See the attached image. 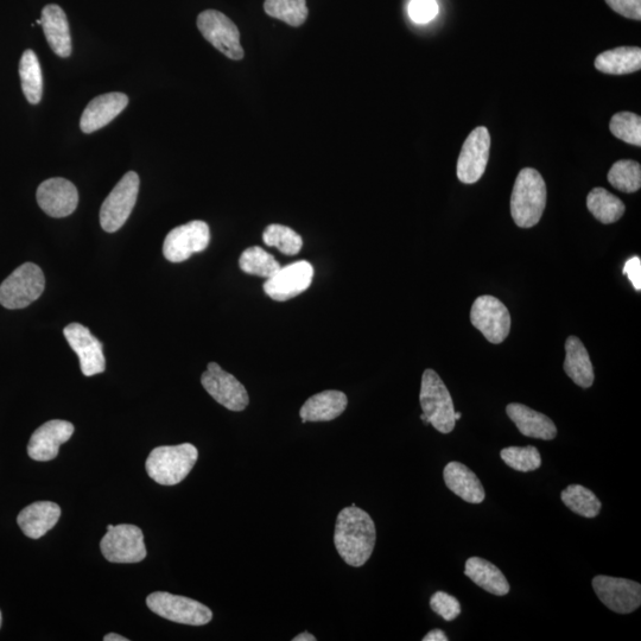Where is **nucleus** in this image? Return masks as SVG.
Returning a JSON list of instances; mask_svg holds the SVG:
<instances>
[{
  "label": "nucleus",
  "mask_w": 641,
  "mask_h": 641,
  "mask_svg": "<svg viewBox=\"0 0 641 641\" xmlns=\"http://www.w3.org/2000/svg\"><path fill=\"white\" fill-rule=\"evenodd\" d=\"M377 530L370 514L353 504L336 519L334 544L348 566L359 568L370 560L376 547Z\"/></svg>",
  "instance_id": "f257e3e1"
},
{
  "label": "nucleus",
  "mask_w": 641,
  "mask_h": 641,
  "mask_svg": "<svg viewBox=\"0 0 641 641\" xmlns=\"http://www.w3.org/2000/svg\"><path fill=\"white\" fill-rule=\"evenodd\" d=\"M547 184L536 169L520 171L511 196V215L518 227L531 228L542 219L547 206Z\"/></svg>",
  "instance_id": "f03ea898"
},
{
  "label": "nucleus",
  "mask_w": 641,
  "mask_h": 641,
  "mask_svg": "<svg viewBox=\"0 0 641 641\" xmlns=\"http://www.w3.org/2000/svg\"><path fill=\"white\" fill-rule=\"evenodd\" d=\"M198 459V449L190 443L157 447L150 453L145 468L157 484L174 486L188 477Z\"/></svg>",
  "instance_id": "7ed1b4c3"
},
{
  "label": "nucleus",
  "mask_w": 641,
  "mask_h": 641,
  "mask_svg": "<svg viewBox=\"0 0 641 641\" xmlns=\"http://www.w3.org/2000/svg\"><path fill=\"white\" fill-rule=\"evenodd\" d=\"M420 401L428 423L442 434L452 433L456 423L453 398L434 370L423 373Z\"/></svg>",
  "instance_id": "20e7f679"
},
{
  "label": "nucleus",
  "mask_w": 641,
  "mask_h": 641,
  "mask_svg": "<svg viewBox=\"0 0 641 641\" xmlns=\"http://www.w3.org/2000/svg\"><path fill=\"white\" fill-rule=\"evenodd\" d=\"M46 288V278L40 266L24 263L0 284V304L16 310L30 306Z\"/></svg>",
  "instance_id": "39448f33"
},
{
  "label": "nucleus",
  "mask_w": 641,
  "mask_h": 641,
  "mask_svg": "<svg viewBox=\"0 0 641 641\" xmlns=\"http://www.w3.org/2000/svg\"><path fill=\"white\" fill-rule=\"evenodd\" d=\"M147 605L161 618L177 624L203 626L211 623L213 619V613L207 606L180 595L152 593L148 596Z\"/></svg>",
  "instance_id": "423d86ee"
},
{
  "label": "nucleus",
  "mask_w": 641,
  "mask_h": 641,
  "mask_svg": "<svg viewBox=\"0 0 641 641\" xmlns=\"http://www.w3.org/2000/svg\"><path fill=\"white\" fill-rule=\"evenodd\" d=\"M100 549L111 563H139L148 555L142 530L131 524L107 526Z\"/></svg>",
  "instance_id": "0eeeda50"
},
{
  "label": "nucleus",
  "mask_w": 641,
  "mask_h": 641,
  "mask_svg": "<svg viewBox=\"0 0 641 641\" xmlns=\"http://www.w3.org/2000/svg\"><path fill=\"white\" fill-rule=\"evenodd\" d=\"M139 193V176L129 171L113 188L100 209V225L103 230L114 233L130 218Z\"/></svg>",
  "instance_id": "6e6552de"
},
{
  "label": "nucleus",
  "mask_w": 641,
  "mask_h": 641,
  "mask_svg": "<svg viewBox=\"0 0 641 641\" xmlns=\"http://www.w3.org/2000/svg\"><path fill=\"white\" fill-rule=\"evenodd\" d=\"M198 28L202 36L219 52L232 60L243 59L244 49L240 44L239 29L226 15L217 10L203 11L198 17Z\"/></svg>",
  "instance_id": "1a4fd4ad"
},
{
  "label": "nucleus",
  "mask_w": 641,
  "mask_h": 641,
  "mask_svg": "<svg viewBox=\"0 0 641 641\" xmlns=\"http://www.w3.org/2000/svg\"><path fill=\"white\" fill-rule=\"evenodd\" d=\"M211 241L209 226L203 221H192L174 228L164 240L163 255L171 263L186 262L187 259L205 251Z\"/></svg>",
  "instance_id": "9d476101"
},
{
  "label": "nucleus",
  "mask_w": 641,
  "mask_h": 641,
  "mask_svg": "<svg viewBox=\"0 0 641 641\" xmlns=\"http://www.w3.org/2000/svg\"><path fill=\"white\" fill-rule=\"evenodd\" d=\"M471 321L472 325L480 330L491 344H501L510 334L511 315L509 309L493 296H480L475 300Z\"/></svg>",
  "instance_id": "9b49d317"
},
{
  "label": "nucleus",
  "mask_w": 641,
  "mask_h": 641,
  "mask_svg": "<svg viewBox=\"0 0 641 641\" xmlns=\"http://www.w3.org/2000/svg\"><path fill=\"white\" fill-rule=\"evenodd\" d=\"M201 384L215 401L228 410L244 411L250 403L245 386L217 363L208 364L207 371L202 374Z\"/></svg>",
  "instance_id": "f8f14e48"
},
{
  "label": "nucleus",
  "mask_w": 641,
  "mask_h": 641,
  "mask_svg": "<svg viewBox=\"0 0 641 641\" xmlns=\"http://www.w3.org/2000/svg\"><path fill=\"white\" fill-rule=\"evenodd\" d=\"M593 588L602 604L615 613L630 614L641 605V586L637 582L600 575L594 577Z\"/></svg>",
  "instance_id": "ddd939ff"
},
{
  "label": "nucleus",
  "mask_w": 641,
  "mask_h": 641,
  "mask_svg": "<svg viewBox=\"0 0 641 641\" xmlns=\"http://www.w3.org/2000/svg\"><path fill=\"white\" fill-rule=\"evenodd\" d=\"M314 278L313 265L307 260H300L279 269L264 284L265 294L277 302L291 300L306 291Z\"/></svg>",
  "instance_id": "4468645a"
},
{
  "label": "nucleus",
  "mask_w": 641,
  "mask_h": 641,
  "mask_svg": "<svg viewBox=\"0 0 641 641\" xmlns=\"http://www.w3.org/2000/svg\"><path fill=\"white\" fill-rule=\"evenodd\" d=\"M491 152V135L485 126L474 129L463 144L458 161V177L473 184L484 176Z\"/></svg>",
  "instance_id": "2eb2a0df"
},
{
  "label": "nucleus",
  "mask_w": 641,
  "mask_h": 641,
  "mask_svg": "<svg viewBox=\"0 0 641 641\" xmlns=\"http://www.w3.org/2000/svg\"><path fill=\"white\" fill-rule=\"evenodd\" d=\"M63 334L69 346L78 354L81 371L85 377H93L105 371L103 344L95 338L90 329L80 323H71L63 330Z\"/></svg>",
  "instance_id": "dca6fc26"
},
{
  "label": "nucleus",
  "mask_w": 641,
  "mask_h": 641,
  "mask_svg": "<svg viewBox=\"0 0 641 641\" xmlns=\"http://www.w3.org/2000/svg\"><path fill=\"white\" fill-rule=\"evenodd\" d=\"M38 206L53 218H66L79 203L78 189L71 181L55 177L41 183L36 194Z\"/></svg>",
  "instance_id": "f3484780"
},
{
  "label": "nucleus",
  "mask_w": 641,
  "mask_h": 641,
  "mask_svg": "<svg viewBox=\"0 0 641 641\" xmlns=\"http://www.w3.org/2000/svg\"><path fill=\"white\" fill-rule=\"evenodd\" d=\"M73 434L71 422L54 420L44 423L31 436L28 454L35 461H52L59 455L62 444L71 440Z\"/></svg>",
  "instance_id": "a211bd4d"
},
{
  "label": "nucleus",
  "mask_w": 641,
  "mask_h": 641,
  "mask_svg": "<svg viewBox=\"0 0 641 641\" xmlns=\"http://www.w3.org/2000/svg\"><path fill=\"white\" fill-rule=\"evenodd\" d=\"M129 105V97L124 93H107L91 100L82 113L80 128L82 132L93 133L110 124Z\"/></svg>",
  "instance_id": "6ab92c4d"
},
{
  "label": "nucleus",
  "mask_w": 641,
  "mask_h": 641,
  "mask_svg": "<svg viewBox=\"0 0 641 641\" xmlns=\"http://www.w3.org/2000/svg\"><path fill=\"white\" fill-rule=\"evenodd\" d=\"M60 517L59 505L52 501H37L18 514L17 523L25 536L40 539L54 528Z\"/></svg>",
  "instance_id": "aec40b11"
},
{
  "label": "nucleus",
  "mask_w": 641,
  "mask_h": 641,
  "mask_svg": "<svg viewBox=\"0 0 641 641\" xmlns=\"http://www.w3.org/2000/svg\"><path fill=\"white\" fill-rule=\"evenodd\" d=\"M506 414L517 425L520 434L532 439L544 441L554 440L557 428L548 416L532 410L529 406L519 403L507 405Z\"/></svg>",
  "instance_id": "412c9836"
},
{
  "label": "nucleus",
  "mask_w": 641,
  "mask_h": 641,
  "mask_svg": "<svg viewBox=\"0 0 641 641\" xmlns=\"http://www.w3.org/2000/svg\"><path fill=\"white\" fill-rule=\"evenodd\" d=\"M41 25L53 52L60 57L71 56L72 36L65 11L59 5H47L42 10Z\"/></svg>",
  "instance_id": "4be33fe9"
},
{
  "label": "nucleus",
  "mask_w": 641,
  "mask_h": 641,
  "mask_svg": "<svg viewBox=\"0 0 641 641\" xmlns=\"http://www.w3.org/2000/svg\"><path fill=\"white\" fill-rule=\"evenodd\" d=\"M443 478L449 490L469 504H481L486 498L485 488L477 475L460 462L448 463Z\"/></svg>",
  "instance_id": "5701e85b"
},
{
  "label": "nucleus",
  "mask_w": 641,
  "mask_h": 641,
  "mask_svg": "<svg viewBox=\"0 0 641 641\" xmlns=\"http://www.w3.org/2000/svg\"><path fill=\"white\" fill-rule=\"evenodd\" d=\"M347 405L348 398L344 392L328 390L317 393L303 404L300 411L302 422L333 421L344 414Z\"/></svg>",
  "instance_id": "b1692460"
},
{
  "label": "nucleus",
  "mask_w": 641,
  "mask_h": 641,
  "mask_svg": "<svg viewBox=\"0 0 641 641\" xmlns=\"http://www.w3.org/2000/svg\"><path fill=\"white\" fill-rule=\"evenodd\" d=\"M566 361L564 371L576 385L588 389L595 379L594 368L585 345L576 336H570L566 342Z\"/></svg>",
  "instance_id": "393cba45"
},
{
  "label": "nucleus",
  "mask_w": 641,
  "mask_h": 641,
  "mask_svg": "<svg viewBox=\"0 0 641 641\" xmlns=\"http://www.w3.org/2000/svg\"><path fill=\"white\" fill-rule=\"evenodd\" d=\"M465 575L475 585L486 592L497 596H505L510 592V583L498 567L480 557H471L466 562Z\"/></svg>",
  "instance_id": "a878e982"
},
{
  "label": "nucleus",
  "mask_w": 641,
  "mask_h": 641,
  "mask_svg": "<svg viewBox=\"0 0 641 641\" xmlns=\"http://www.w3.org/2000/svg\"><path fill=\"white\" fill-rule=\"evenodd\" d=\"M595 68L609 75H626L640 71L641 49L639 47H620L607 50L596 57Z\"/></svg>",
  "instance_id": "bb28decb"
},
{
  "label": "nucleus",
  "mask_w": 641,
  "mask_h": 641,
  "mask_svg": "<svg viewBox=\"0 0 641 641\" xmlns=\"http://www.w3.org/2000/svg\"><path fill=\"white\" fill-rule=\"evenodd\" d=\"M587 208L601 224H614L625 214V203L605 188H594L587 196Z\"/></svg>",
  "instance_id": "cd10ccee"
},
{
  "label": "nucleus",
  "mask_w": 641,
  "mask_h": 641,
  "mask_svg": "<svg viewBox=\"0 0 641 641\" xmlns=\"http://www.w3.org/2000/svg\"><path fill=\"white\" fill-rule=\"evenodd\" d=\"M22 90L30 104L40 103L43 95V76L40 61L33 50H25L19 62Z\"/></svg>",
  "instance_id": "c85d7f7f"
},
{
  "label": "nucleus",
  "mask_w": 641,
  "mask_h": 641,
  "mask_svg": "<svg viewBox=\"0 0 641 641\" xmlns=\"http://www.w3.org/2000/svg\"><path fill=\"white\" fill-rule=\"evenodd\" d=\"M563 504L585 518H595L601 511V501L585 486L570 485L561 493Z\"/></svg>",
  "instance_id": "c756f323"
},
{
  "label": "nucleus",
  "mask_w": 641,
  "mask_h": 641,
  "mask_svg": "<svg viewBox=\"0 0 641 641\" xmlns=\"http://www.w3.org/2000/svg\"><path fill=\"white\" fill-rule=\"evenodd\" d=\"M239 266L247 275L266 279L277 274L279 269L282 268L274 256L259 246L249 247V249L245 250L243 255L240 256Z\"/></svg>",
  "instance_id": "7c9ffc66"
},
{
  "label": "nucleus",
  "mask_w": 641,
  "mask_h": 641,
  "mask_svg": "<svg viewBox=\"0 0 641 641\" xmlns=\"http://www.w3.org/2000/svg\"><path fill=\"white\" fill-rule=\"evenodd\" d=\"M264 10L290 27H301L309 14L306 0H265Z\"/></svg>",
  "instance_id": "2f4dec72"
},
{
  "label": "nucleus",
  "mask_w": 641,
  "mask_h": 641,
  "mask_svg": "<svg viewBox=\"0 0 641 641\" xmlns=\"http://www.w3.org/2000/svg\"><path fill=\"white\" fill-rule=\"evenodd\" d=\"M608 182L620 192L636 193L641 187V167L636 161L621 160L613 164L607 176Z\"/></svg>",
  "instance_id": "473e14b6"
},
{
  "label": "nucleus",
  "mask_w": 641,
  "mask_h": 641,
  "mask_svg": "<svg viewBox=\"0 0 641 641\" xmlns=\"http://www.w3.org/2000/svg\"><path fill=\"white\" fill-rule=\"evenodd\" d=\"M263 241L270 247H277L283 255L296 256L303 247V239L293 228L283 225H270L263 233Z\"/></svg>",
  "instance_id": "72a5a7b5"
},
{
  "label": "nucleus",
  "mask_w": 641,
  "mask_h": 641,
  "mask_svg": "<svg viewBox=\"0 0 641 641\" xmlns=\"http://www.w3.org/2000/svg\"><path fill=\"white\" fill-rule=\"evenodd\" d=\"M501 459L514 471L528 473L542 466V456L536 447H509L501 450Z\"/></svg>",
  "instance_id": "f704fd0d"
},
{
  "label": "nucleus",
  "mask_w": 641,
  "mask_h": 641,
  "mask_svg": "<svg viewBox=\"0 0 641 641\" xmlns=\"http://www.w3.org/2000/svg\"><path fill=\"white\" fill-rule=\"evenodd\" d=\"M609 129L615 137L634 147H641V118L636 113L614 114Z\"/></svg>",
  "instance_id": "c9c22d12"
},
{
  "label": "nucleus",
  "mask_w": 641,
  "mask_h": 641,
  "mask_svg": "<svg viewBox=\"0 0 641 641\" xmlns=\"http://www.w3.org/2000/svg\"><path fill=\"white\" fill-rule=\"evenodd\" d=\"M430 607L446 621H453L461 614L459 600L446 592H437L431 596Z\"/></svg>",
  "instance_id": "e433bc0d"
},
{
  "label": "nucleus",
  "mask_w": 641,
  "mask_h": 641,
  "mask_svg": "<svg viewBox=\"0 0 641 641\" xmlns=\"http://www.w3.org/2000/svg\"><path fill=\"white\" fill-rule=\"evenodd\" d=\"M409 16L417 24H427L439 15V4L436 0H411Z\"/></svg>",
  "instance_id": "4c0bfd02"
},
{
  "label": "nucleus",
  "mask_w": 641,
  "mask_h": 641,
  "mask_svg": "<svg viewBox=\"0 0 641 641\" xmlns=\"http://www.w3.org/2000/svg\"><path fill=\"white\" fill-rule=\"evenodd\" d=\"M609 8L626 18L640 21L641 0H606Z\"/></svg>",
  "instance_id": "58836bf2"
},
{
  "label": "nucleus",
  "mask_w": 641,
  "mask_h": 641,
  "mask_svg": "<svg viewBox=\"0 0 641 641\" xmlns=\"http://www.w3.org/2000/svg\"><path fill=\"white\" fill-rule=\"evenodd\" d=\"M624 275L630 278L634 289L641 290V260L639 257L636 256L627 260Z\"/></svg>",
  "instance_id": "ea45409f"
},
{
  "label": "nucleus",
  "mask_w": 641,
  "mask_h": 641,
  "mask_svg": "<svg viewBox=\"0 0 641 641\" xmlns=\"http://www.w3.org/2000/svg\"><path fill=\"white\" fill-rule=\"evenodd\" d=\"M447 634L442 630H433L423 638V641H448Z\"/></svg>",
  "instance_id": "a19ab883"
},
{
  "label": "nucleus",
  "mask_w": 641,
  "mask_h": 641,
  "mask_svg": "<svg viewBox=\"0 0 641 641\" xmlns=\"http://www.w3.org/2000/svg\"><path fill=\"white\" fill-rule=\"evenodd\" d=\"M104 640L105 641H129L128 638L119 636V634H116V633L107 634Z\"/></svg>",
  "instance_id": "79ce46f5"
},
{
  "label": "nucleus",
  "mask_w": 641,
  "mask_h": 641,
  "mask_svg": "<svg viewBox=\"0 0 641 641\" xmlns=\"http://www.w3.org/2000/svg\"><path fill=\"white\" fill-rule=\"evenodd\" d=\"M316 638L313 636V634H310L308 632H304L300 634V636H297L294 638V641H315Z\"/></svg>",
  "instance_id": "37998d69"
},
{
  "label": "nucleus",
  "mask_w": 641,
  "mask_h": 641,
  "mask_svg": "<svg viewBox=\"0 0 641 641\" xmlns=\"http://www.w3.org/2000/svg\"><path fill=\"white\" fill-rule=\"evenodd\" d=\"M454 417H455V421H460L461 417H462L461 412H455V416Z\"/></svg>",
  "instance_id": "c03bdc74"
},
{
  "label": "nucleus",
  "mask_w": 641,
  "mask_h": 641,
  "mask_svg": "<svg viewBox=\"0 0 641 641\" xmlns=\"http://www.w3.org/2000/svg\"><path fill=\"white\" fill-rule=\"evenodd\" d=\"M2 623H3L2 612H0V628H2Z\"/></svg>",
  "instance_id": "a18cd8bd"
}]
</instances>
